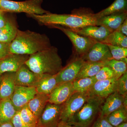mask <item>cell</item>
Returning a JSON list of instances; mask_svg holds the SVG:
<instances>
[{"label": "cell", "mask_w": 127, "mask_h": 127, "mask_svg": "<svg viewBox=\"0 0 127 127\" xmlns=\"http://www.w3.org/2000/svg\"><path fill=\"white\" fill-rule=\"evenodd\" d=\"M105 64L113 71L117 79L127 72V63L125 62L112 59L105 62Z\"/></svg>", "instance_id": "f1b7e54d"}, {"label": "cell", "mask_w": 127, "mask_h": 127, "mask_svg": "<svg viewBox=\"0 0 127 127\" xmlns=\"http://www.w3.org/2000/svg\"><path fill=\"white\" fill-rule=\"evenodd\" d=\"M105 66V62H85L77 78L94 77L100 69Z\"/></svg>", "instance_id": "cb8c5ba5"}, {"label": "cell", "mask_w": 127, "mask_h": 127, "mask_svg": "<svg viewBox=\"0 0 127 127\" xmlns=\"http://www.w3.org/2000/svg\"><path fill=\"white\" fill-rule=\"evenodd\" d=\"M25 64L36 74L55 75L63 68L57 48L51 46L30 55Z\"/></svg>", "instance_id": "3957f363"}, {"label": "cell", "mask_w": 127, "mask_h": 127, "mask_svg": "<svg viewBox=\"0 0 127 127\" xmlns=\"http://www.w3.org/2000/svg\"><path fill=\"white\" fill-rule=\"evenodd\" d=\"M57 127H76L72 125H70L68 124L67 123L60 121L59 124L58 125Z\"/></svg>", "instance_id": "f35d334b"}, {"label": "cell", "mask_w": 127, "mask_h": 127, "mask_svg": "<svg viewBox=\"0 0 127 127\" xmlns=\"http://www.w3.org/2000/svg\"><path fill=\"white\" fill-rule=\"evenodd\" d=\"M106 120L114 127L127 122V107L123 106L105 117Z\"/></svg>", "instance_id": "484cf974"}, {"label": "cell", "mask_w": 127, "mask_h": 127, "mask_svg": "<svg viewBox=\"0 0 127 127\" xmlns=\"http://www.w3.org/2000/svg\"><path fill=\"white\" fill-rule=\"evenodd\" d=\"M51 46L50 39L45 34L18 30L15 39L9 44V51L30 56Z\"/></svg>", "instance_id": "7a4b0ae2"}, {"label": "cell", "mask_w": 127, "mask_h": 127, "mask_svg": "<svg viewBox=\"0 0 127 127\" xmlns=\"http://www.w3.org/2000/svg\"><path fill=\"white\" fill-rule=\"evenodd\" d=\"M58 84L56 75H41L35 87L37 92L49 95Z\"/></svg>", "instance_id": "44dd1931"}, {"label": "cell", "mask_w": 127, "mask_h": 127, "mask_svg": "<svg viewBox=\"0 0 127 127\" xmlns=\"http://www.w3.org/2000/svg\"><path fill=\"white\" fill-rule=\"evenodd\" d=\"M89 97L88 93L74 92L69 98L62 104L60 121L67 122L81 108Z\"/></svg>", "instance_id": "8992f818"}, {"label": "cell", "mask_w": 127, "mask_h": 127, "mask_svg": "<svg viewBox=\"0 0 127 127\" xmlns=\"http://www.w3.org/2000/svg\"><path fill=\"white\" fill-rule=\"evenodd\" d=\"M62 105L48 102L37 120L36 127H57L60 121Z\"/></svg>", "instance_id": "9c48e42d"}, {"label": "cell", "mask_w": 127, "mask_h": 127, "mask_svg": "<svg viewBox=\"0 0 127 127\" xmlns=\"http://www.w3.org/2000/svg\"><path fill=\"white\" fill-rule=\"evenodd\" d=\"M81 57L84 61L89 62H105L113 59L108 45L100 42L94 43Z\"/></svg>", "instance_id": "8fae6325"}, {"label": "cell", "mask_w": 127, "mask_h": 127, "mask_svg": "<svg viewBox=\"0 0 127 127\" xmlns=\"http://www.w3.org/2000/svg\"><path fill=\"white\" fill-rule=\"evenodd\" d=\"M28 55L10 53L0 60V75L5 72H16L29 58Z\"/></svg>", "instance_id": "4fadbf2b"}, {"label": "cell", "mask_w": 127, "mask_h": 127, "mask_svg": "<svg viewBox=\"0 0 127 127\" xmlns=\"http://www.w3.org/2000/svg\"><path fill=\"white\" fill-rule=\"evenodd\" d=\"M52 27L59 29L68 37L73 45L78 56L81 57L85 55L94 43L97 42L89 37L81 35L70 28L60 26Z\"/></svg>", "instance_id": "52a82bcc"}, {"label": "cell", "mask_w": 127, "mask_h": 127, "mask_svg": "<svg viewBox=\"0 0 127 127\" xmlns=\"http://www.w3.org/2000/svg\"><path fill=\"white\" fill-rule=\"evenodd\" d=\"M71 30L81 35L89 37L97 42L102 43L112 32L104 27L93 25L87 26L79 29Z\"/></svg>", "instance_id": "e0dca14e"}, {"label": "cell", "mask_w": 127, "mask_h": 127, "mask_svg": "<svg viewBox=\"0 0 127 127\" xmlns=\"http://www.w3.org/2000/svg\"><path fill=\"white\" fill-rule=\"evenodd\" d=\"M9 44L0 42V60L10 53L9 51Z\"/></svg>", "instance_id": "d590c367"}, {"label": "cell", "mask_w": 127, "mask_h": 127, "mask_svg": "<svg viewBox=\"0 0 127 127\" xmlns=\"http://www.w3.org/2000/svg\"><path fill=\"white\" fill-rule=\"evenodd\" d=\"M18 30L15 23L7 19L5 25L0 28V42L10 43L15 39Z\"/></svg>", "instance_id": "603a6c76"}, {"label": "cell", "mask_w": 127, "mask_h": 127, "mask_svg": "<svg viewBox=\"0 0 127 127\" xmlns=\"http://www.w3.org/2000/svg\"><path fill=\"white\" fill-rule=\"evenodd\" d=\"M15 72H5L1 75L0 79V98L1 100L10 98L16 86Z\"/></svg>", "instance_id": "d6986e66"}, {"label": "cell", "mask_w": 127, "mask_h": 127, "mask_svg": "<svg viewBox=\"0 0 127 127\" xmlns=\"http://www.w3.org/2000/svg\"><path fill=\"white\" fill-rule=\"evenodd\" d=\"M103 43L127 48V36L118 31H114L108 35Z\"/></svg>", "instance_id": "83f0119b"}, {"label": "cell", "mask_w": 127, "mask_h": 127, "mask_svg": "<svg viewBox=\"0 0 127 127\" xmlns=\"http://www.w3.org/2000/svg\"><path fill=\"white\" fill-rule=\"evenodd\" d=\"M104 100L98 97L90 96L81 108L66 123L76 127H91L100 115Z\"/></svg>", "instance_id": "277c9868"}, {"label": "cell", "mask_w": 127, "mask_h": 127, "mask_svg": "<svg viewBox=\"0 0 127 127\" xmlns=\"http://www.w3.org/2000/svg\"><path fill=\"white\" fill-rule=\"evenodd\" d=\"M115 78L95 82L88 93L90 96L105 98L111 94L117 92V80Z\"/></svg>", "instance_id": "7c38bea8"}, {"label": "cell", "mask_w": 127, "mask_h": 127, "mask_svg": "<svg viewBox=\"0 0 127 127\" xmlns=\"http://www.w3.org/2000/svg\"><path fill=\"white\" fill-rule=\"evenodd\" d=\"M0 127H14L11 122L0 124Z\"/></svg>", "instance_id": "ab89813d"}, {"label": "cell", "mask_w": 127, "mask_h": 127, "mask_svg": "<svg viewBox=\"0 0 127 127\" xmlns=\"http://www.w3.org/2000/svg\"><path fill=\"white\" fill-rule=\"evenodd\" d=\"M91 127H114L104 117L99 115Z\"/></svg>", "instance_id": "836d02e7"}, {"label": "cell", "mask_w": 127, "mask_h": 127, "mask_svg": "<svg viewBox=\"0 0 127 127\" xmlns=\"http://www.w3.org/2000/svg\"><path fill=\"white\" fill-rule=\"evenodd\" d=\"M123 106L127 107V96H124L117 92H114L105 98L99 115L105 117Z\"/></svg>", "instance_id": "5bb4252c"}, {"label": "cell", "mask_w": 127, "mask_h": 127, "mask_svg": "<svg viewBox=\"0 0 127 127\" xmlns=\"http://www.w3.org/2000/svg\"><path fill=\"white\" fill-rule=\"evenodd\" d=\"M11 122L14 127H28L21 118L19 111L17 112L12 119Z\"/></svg>", "instance_id": "e575fe53"}, {"label": "cell", "mask_w": 127, "mask_h": 127, "mask_svg": "<svg viewBox=\"0 0 127 127\" xmlns=\"http://www.w3.org/2000/svg\"><path fill=\"white\" fill-rule=\"evenodd\" d=\"M74 92L72 82L60 83L49 95L48 102L61 105L64 103Z\"/></svg>", "instance_id": "9a60e30c"}, {"label": "cell", "mask_w": 127, "mask_h": 127, "mask_svg": "<svg viewBox=\"0 0 127 127\" xmlns=\"http://www.w3.org/2000/svg\"><path fill=\"white\" fill-rule=\"evenodd\" d=\"M113 59L127 63V48L108 45Z\"/></svg>", "instance_id": "4dcf8cb0"}, {"label": "cell", "mask_w": 127, "mask_h": 127, "mask_svg": "<svg viewBox=\"0 0 127 127\" xmlns=\"http://www.w3.org/2000/svg\"><path fill=\"white\" fill-rule=\"evenodd\" d=\"M127 11V0H115L109 6L95 14L97 18L111 14Z\"/></svg>", "instance_id": "d4e9b609"}, {"label": "cell", "mask_w": 127, "mask_h": 127, "mask_svg": "<svg viewBox=\"0 0 127 127\" xmlns=\"http://www.w3.org/2000/svg\"><path fill=\"white\" fill-rule=\"evenodd\" d=\"M49 95L37 93L28 103V107L35 116L37 120L48 102Z\"/></svg>", "instance_id": "ffe728a7"}, {"label": "cell", "mask_w": 127, "mask_h": 127, "mask_svg": "<svg viewBox=\"0 0 127 127\" xmlns=\"http://www.w3.org/2000/svg\"><path fill=\"white\" fill-rule=\"evenodd\" d=\"M116 127H127V122L123 123Z\"/></svg>", "instance_id": "60d3db41"}, {"label": "cell", "mask_w": 127, "mask_h": 127, "mask_svg": "<svg viewBox=\"0 0 127 127\" xmlns=\"http://www.w3.org/2000/svg\"><path fill=\"white\" fill-rule=\"evenodd\" d=\"M1 99H0V101H1Z\"/></svg>", "instance_id": "7bdbcfd3"}, {"label": "cell", "mask_w": 127, "mask_h": 127, "mask_svg": "<svg viewBox=\"0 0 127 127\" xmlns=\"http://www.w3.org/2000/svg\"><path fill=\"white\" fill-rule=\"evenodd\" d=\"M85 61L81 57H75L56 75L58 84L72 82L76 79Z\"/></svg>", "instance_id": "ba28073f"}, {"label": "cell", "mask_w": 127, "mask_h": 127, "mask_svg": "<svg viewBox=\"0 0 127 127\" xmlns=\"http://www.w3.org/2000/svg\"><path fill=\"white\" fill-rule=\"evenodd\" d=\"M17 111L10 98L0 102V124L11 122Z\"/></svg>", "instance_id": "7402d4cb"}, {"label": "cell", "mask_w": 127, "mask_h": 127, "mask_svg": "<svg viewBox=\"0 0 127 127\" xmlns=\"http://www.w3.org/2000/svg\"><path fill=\"white\" fill-rule=\"evenodd\" d=\"M123 35L127 36V18L124 21L122 24L117 30Z\"/></svg>", "instance_id": "8d00e7d4"}, {"label": "cell", "mask_w": 127, "mask_h": 127, "mask_svg": "<svg viewBox=\"0 0 127 127\" xmlns=\"http://www.w3.org/2000/svg\"><path fill=\"white\" fill-rule=\"evenodd\" d=\"M40 76L32 71L25 64L15 73V83L16 86L36 87Z\"/></svg>", "instance_id": "2e32d148"}, {"label": "cell", "mask_w": 127, "mask_h": 127, "mask_svg": "<svg viewBox=\"0 0 127 127\" xmlns=\"http://www.w3.org/2000/svg\"><path fill=\"white\" fill-rule=\"evenodd\" d=\"M28 16L46 26H60L71 29H79L87 26H97L98 18L95 14L79 11L70 14L49 13L43 15L27 14Z\"/></svg>", "instance_id": "6da1fadb"}, {"label": "cell", "mask_w": 127, "mask_h": 127, "mask_svg": "<svg viewBox=\"0 0 127 127\" xmlns=\"http://www.w3.org/2000/svg\"><path fill=\"white\" fill-rule=\"evenodd\" d=\"M43 0H27L17 1L0 0V10L5 13L25 12L27 14L43 15L50 12L42 8Z\"/></svg>", "instance_id": "5b68a950"}, {"label": "cell", "mask_w": 127, "mask_h": 127, "mask_svg": "<svg viewBox=\"0 0 127 127\" xmlns=\"http://www.w3.org/2000/svg\"><path fill=\"white\" fill-rule=\"evenodd\" d=\"M127 18V11L117 12L98 18L97 26L104 27L111 32L117 31Z\"/></svg>", "instance_id": "ac0fdd59"}, {"label": "cell", "mask_w": 127, "mask_h": 127, "mask_svg": "<svg viewBox=\"0 0 127 127\" xmlns=\"http://www.w3.org/2000/svg\"><path fill=\"white\" fill-rule=\"evenodd\" d=\"M1 75H0V79Z\"/></svg>", "instance_id": "b9f144b4"}, {"label": "cell", "mask_w": 127, "mask_h": 127, "mask_svg": "<svg viewBox=\"0 0 127 127\" xmlns=\"http://www.w3.org/2000/svg\"><path fill=\"white\" fill-rule=\"evenodd\" d=\"M6 13L0 10V28L3 27L7 22V19L5 14Z\"/></svg>", "instance_id": "74e56055"}, {"label": "cell", "mask_w": 127, "mask_h": 127, "mask_svg": "<svg viewBox=\"0 0 127 127\" xmlns=\"http://www.w3.org/2000/svg\"><path fill=\"white\" fill-rule=\"evenodd\" d=\"M117 92L124 96H127V72L117 80Z\"/></svg>", "instance_id": "d6a6232c"}, {"label": "cell", "mask_w": 127, "mask_h": 127, "mask_svg": "<svg viewBox=\"0 0 127 127\" xmlns=\"http://www.w3.org/2000/svg\"><path fill=\"white\" fill-rule=\"evenodd\" d=\"M95 82L96 81L94 77L77 78L72 82L74 92L82 93H88Z\"/></svg>", "instance_id": "4316f807"}, {"label": "cell", "mask_w": 127, "mask_h": 127, "mask_svg": "<svg viewBox=\"0 0 127 127\" xmlns=\"http://www.w3.org/2000/svg\"><path fill=\"white\" fill-rule=\"evenodd\" d=\"M37 93L35 87L16 86L10 99L17 111L27 105Z\"/></svg>", "instance_id": "30bf717a"}, {"label": "cell", "mask_w": 127, "mask_h": 127, "mask_svg": "<svg viewBox=\"0 0 127 127\" xmlns=\"http://www.w3.org/2000/svg\"><path fill=\"white\" fill-rule=\"evenodd\" d=\"M21 118L28 127H36L37 119L31 111L27 105L19 111Z\"/></svg>", "instance_id": "f546056e"}, {"label": "cell", "mask_w": 127, "mask_h": 127, "mask_svg": "<svg viewBox=\"0 0 127 127\" xmlns=\"http://www.w3.org/2000/svg\"><path fill=\"white\" fill-rule=\"evenodd\" d=\"M94 78L96 81L100 80L112 79L115 78V77L112 70L109 66L106 65L100 69Z\"/></svg>", "instance_id": "1f68e13d"}]
</instances>
